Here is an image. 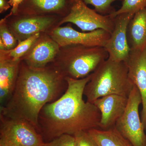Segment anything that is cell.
<instances>
[{
    "mask_svg": "<svg viewBox=\"0 0 146 146\" xmlns=\"http://www.w3.org/2000/svg\"><path fill=\"white\" fill-rule=\"evenodd\" d=\"M127 102V97L116 94L96 100L93 103L100 112V129H107L115 126L117 121L123 114Z\"/></svg>",
    "mask_w": 146,
    "mask_h": 146,
    "instance_id": "13",
    "label": "cell"
},
{
    "mask_svg": "<svg viewBox=\"0 0 146 146\" xmlns=\"http://www.w3.org/2000/svg\"><path fill=\"white\" fill-rule=\"evenodd\" d=\"M68 15L63 18L60 26L65 23L75 24L82 31L103 29L111 34L115 27V18L102 15L89 8L83 0H71Z\"/></svg>",
    "mask_w": 146,
    "mask_h": 146,
    "instance_id": "8",
    "label": "cell"
},
{
    "mask_svg": "<svg viewBox=\"0 0 146 146\" xmlns=\"http://www.w3.org/2000/svg\"></svg>",
    "mask_w": 146,
    "mask_h": 146,
    "instance_id": "26",
    "label": "cell"
},
{
    "mask_svg": "<svg viewBox=\"0 0 146 146\" xmlns=\"http://www.w3.org/2000/svg\"><path fill=\"white\" fill-rule=\"evenodd\" d=\"M24 0H9V2L11 7L10 12L12 15H16L18 7Z\"/></svg>",
    "mask_w": 146,
    "mask_h": 146,
    "instance_id": "24",
    "label": "cell"
},
{
    "mask_svg": "<svg viewBox=\"0 0 146 146\" xmlns=\"http://www.w3.org/2000/svg\"><path fill=\"white\" fill-rule=\"evenodd\" d=\"M67 88L65 76L53 63L33 68L21 60L14 91L9 100L1 107L0 115L26 121L38 131L41 110L58 99Z\"/></svg>",
    "mask_w": 146,
    "mask_h": 146,
    "instance_id": "1",
    "label": "cell"
},
{
    "mask_svg": "<svg viewBox=\"0 0 146 146\" xmlns=\"http://www.w3.org/2000/svg\"><path fill=\"white\" fill-rule=\"evenodd\" d=\"M126 63L128 76L141 94L142 110L141 121L146 128V46L141 50H131Z\"/></svg>",
    "mask_w": 146,
    "mask_h": 146,
    "instance_id": "12",
    "label": "cell"
},
{
    "mask_svg": "<svg viewBox=\"0 0 146 146\" xmlns=\"http://www.w3.org/2000/svg\"><path fill=\"white\" fill-rule=\"evenodd\" d=\"M133 16L124 13L115 17V27L104 46L111 60L125 62L127 60L131 51L127 41V27Z\"/></svg>",
    "mask_w": 146,
    "mask_h": 146,
    "instance_id": "10",
    "label": "cell"
},
{
    "mask_svg": "<svg viewBox=\"0 0 146 146\" xmlns=\"http://www.w3.org/2000/svg\"><path fill=\"white\" fill-rule=\"evenodd\" d=\"M108 57L104 47L71 44L60 47L52 63L65 78L80 79L91 74Z\"/></svg>",
    "mask_w": 146,
    "mask_h": 146,
    "instance_id": "4",
    "label": "cell"
},
{
    "mask_svg": "<svg viewBox=\"0 0 146 146\" xmlns=\"http://www.w3.org/2000/svg\"><path fill=\"white\" fill-rule=\"evenodd\" d=\"M0 146H43L45 142L37 129L23 120L0 115Z\"/></svg>",
    "mask_w": 146,
    "mask_h": 146,
    "instance_id": "7",
    "label": "cell"
},
{
    "mask_svg": "<svg viewBox=\"0 0 146 146\" xmlns=\"http://www.w3.org/2000/svg\"><path fill=\"white\" fill-rule=\"evenodd\" d=\"M60 48L48 33H42L21 60L31 68H43L53 62Z\"/></svg>",
    "mask_w": 146,
    "mask_h": 146,
    "instance_id": "11",
    "label": "cell"
},
{
    "mask_svg": "<svg viewBox=\"0 0 146 146\" xmlns=\"http://www.w3.org/2000/svg\"><path fill=\"white\" fill-rule=\"evenodd\" d=\"M41 33H37L26 39L18 42L17 46L13 49L0 51V53L14 59H21L27 53L39 38Z\"/></svg>",
    "mask_w": 146,
    "mask_h": 146,
    "instance_id": "18",
    "label": "cell"
},
{
    "mask_svg": "<svg viewBox=\"0 0 146 146\" xmlns=\"http://www.w3.org/2000/svg\"><path fill=\"white\" fill-rule=\"evenodd\" d=\"M0 40L8 50L13 49L18 44V40L8 28L5 17L0 21Z\"/></svg>",
    "mask_w": 146,
    "mask_h": 146,
    "instance_id": "20",
    "label": "cell"
},
{
    "mask_svg": "<svg viewBox=\"0 0 146 146\" xmlns=\"http://www.w3.org/2000/svg\"><path fill=\"white\" fill-rule=\"evenodd\" d=\"M87 131L98 146H132L115 126L107 129H92Z\"/></svg>",
    "mask_w": 146,
    "mask_h": 146,
    "instance_id": "17",
    "label": "cell"
},
{
    "mask_svg": "<svg viewBox=\"0 0 146 146\" xmlns=\"http://www.w3.org/2000/svg\"><path fill=\"white\" fill-rule=\"evenodd\" d=\"M142 102L140 92L134 85L128 97L125 110L115 125L117 130L132 146H146L145 128L139 113V106Z\"/></svg>",
    "mask_w": 146,
    "mask_h": 146,
    "instance_id": "5",
    "label": "cell"
},
{
    "mask_svg": "<svg viewBox=\"0 0 146 146\" xmlns=\"http://www.w3.org/2000/svg\"><path fill=\"white\" fill-rule=\"evenodd\" d=\"M11 7L8 0H0V13H3Z\"/></svg>",
    "mask_w": 146,
    "mask_h": 146,
    "instance_id": "25",
    "label": "cell"
},
{
    "mask_svg": "<svg viewBox=\"0 0 146 146\" xmlns=\"http://www.w3.org/2000/svg\"><path fill=\"white\" fill-rule=\"evenodd\" d=\"M133 86L129 77L127 63L108 58L91 74L84 95L86 101L93 103L98 99L108 95L128 97Z\"/></svg>",
    "mask_w": 146,
    "mask_h": 146,
    "instance_id": "3",
    "label": "cell"
},
{
    "mask_svg": "<svg viewBox=\"0 0 146 146\" xmlns=\"http://www.w3.org/2000/svg\"><path fill=\"white\" fill-rule=\"evenodd\" d=\"M71 3V0H24L16 15H57L64 18L70 12Z\"/></svg>",
    "mask_w": 146,
    "mask_h": 146,
    "instance_id": "14",
    "label": "cell"
},
{
    "mask_svg": "<svg viewBox=\"0 0 146 146\" xmlns=\"http://www.w3.org/2000/svg\"><path fill=\"white\" fill-rule=\"evenodd\" d=\"M60 47L71 44H81L90 46L104 47L110 34L103 29L89 32H80L73 29L72 24L58 27L48 33Z\"/></svg>",
    "mask_w": 146,
    "mask_h": 146,
    "instance_id": "9",
    "label": "cell"
},
{
    "mask_svg": "<svg viewBox=\"0 0 146 146\" xmlns=\"http://www.w3.org/2000/svg\"><path fill=\"white\" fill-rule=\"evenodd\" d=\"M123 0H83L86 5H91L94 7L98 13L102 15H109L115 12V9L112 6V4L115 1Z\"/></svg>",
    "mask_w": 146,
    "mask_h": 146,
    "instance_id": "21",
    "label": "cell"
},
{
    "mask_svg": "<svg viewBox=\"0 0 146 146\" xmlns=\"http://www.w3.org/2000/svg\"><path fill=\"white\" fill-rule=\"evenodd\" d=\"M74 136L75 138V146H98L87 131L79 132Z\"/></svg>",
    "mask_w": 146,
    "mask_h": 146,
    "instance_id": "23",
    "label": "cell"
},
{
    "mask_svg": "<svg viewBox=\"0 0 146 146\" xmlns=\"http://www.w3.org/2000/svg\"><path fill=\"white\" fill-rule=\"evenodd\" d=\"M146 7V0H123L119 9L109 15L112 18L122 13H128L134 15L139 11Z\"/></svg>",
    "mask_w": 146,
    "mask_h": 146,
    "instance_id": "19",
    "label": "cell"
},
{
    "mask_svg": "<svg viewBox=\"0 0 146 146\" xmlns=\"http://www.w3.org/2000/svg\"><path fill=\"white\" fill-rule=\"evenodd\" d=\"M5 17L8 28L18 42L37 33H48L60 27L63 18L57 15H14L11 12Z\"/></svg>",
    "mask_w": 146,
    "mask_h": 146,
    "instance_id": "6",
    "label": "cell"
},
{
    "mask_svg": "<svg viewBox=\"0 0 146 146\" xmlns=\"http://www.w3.org/2000/svg\"><path fill=\"white\" fill-rule=\"evenodd\" d=\"M21 59L0 53V104L3 107L12 96L18 79Z\"/></svg>",
    "mask_w": 146,
    "mask_h": 146,
    "instance_id": "15",
    "label": "cell"
},
{
    "mask_svg": "<svg viewBox=\"0 0 146 146\" xmlns=\"http://www.w3.org/2000/svg\"><path fill=\"white\" fill-rule=\"evenodd\" d=\"M75 143L74 136L65 134L45 143L43 146H75Z\"/></svg>",
    "mask_w": 146,
    "mask_h": 146,
    "instance_id": "22",
    "label": "cell"
},
{
    "mask_svg": "<svg viewBox=\"0 0 146 146\" xmlns=\"http://www.w3.org/2000/svg\"><path fill=\"white\" fill-rule=\"evenodd\" d=\"M128 43L131 50H141L146 46V7L131 19L127 29Z\"/></svg>",
    "mask_w": 146,
    "mask_h": 146,
    "instance_id": "16",
    "label": "cell"
},
{
    "mask_svg": "<svg viewBox=\"0 0 146 146\" xmlns=\"http://www.w3.org/2000/svg\"><path fill=\"white\" fill-rule=\"evenodd\" d=\"M91 74L80 79L65 78L68 88L64 94L41 110L38 131L44 141L48 142L63 134L74 136L80 131L100 129V110L94 103L83 99Z\"/></svg>",
    "mask_w": 146,
    "mask_h": 146,
    "instance_id": "2",
    "label": "cell"
}]
</instances>
